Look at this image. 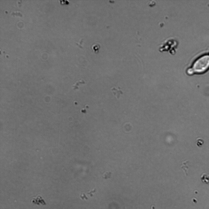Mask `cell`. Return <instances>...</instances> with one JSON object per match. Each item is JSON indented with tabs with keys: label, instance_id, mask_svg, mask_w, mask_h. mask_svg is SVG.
Masks as SVG:
<instances>
[{
	"label": "cell",
	"instance_id": "cell-1",
	"mask_svg": "<svg viewBox=\"0 0 209 209\" xmlns=\"http://www.w3.org/2000/svg\"><path fill=\"white\" fill-rule=\"evenodd\" d=\"M209 69V55H203L196 59L191 67L187 69L186 73L188 75L203 73Z\"/></svg>",
	"mask_w": 209,
	"mask_h": 209
},
{
	"label": "cell",
	"instance_id": "cell-2",
	"mask_svg": "<svg viewBox=\"0 0 209 209\" xmlns=\"http://www.w3.org/2000/svg\"><path fill=\"white\" fill-rule=\"evenodd\" d=\"M114 95H115L118 98L119 97L120 95L122 94L121 91L120 90L116 89V88H113L111 89Z\"/></svg>",
	"mask_w": 209,
	"mask_h": 209
}]
</instances>
